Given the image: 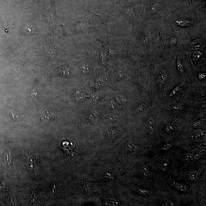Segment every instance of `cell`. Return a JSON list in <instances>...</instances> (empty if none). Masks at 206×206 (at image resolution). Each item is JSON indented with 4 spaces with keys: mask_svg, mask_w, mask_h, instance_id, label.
<instances>
[{
    "mask_svg": "<svg viewBox=\"0 0 206 206\" xmlns=\"http://www.w3.org/2000/svg\"><path fill=\"white\" fill-rule=\"evenodd\" d=\"M26 167L32 176L38 178L42 173L41 166L37 156L31 154L26 160Z\"/></svg>",
    "mask_w": 206,
    "mask_h": 206,
    "instance_id": "obj_1",
    "label": "cell"
},
{
    "mask_svg": "<svg viewBox=\"0 0 206 206\" xmlns=\"http://www.w3.org/2000/svg\"><path fill=\"white\" fill-rule=\"evenodd\" d=\"M145 129L146 131L148 134H153L154 131V122L152 118H149L147 119Z\"/></svg>",
    "mask_w": 206,
    "mask_h": 206,
    "instance_id": "obj_2",
    "label": "cell"
},
{
    "mask_svg": "<svg viewBox=\"0 0 206 206\" xmlns=\"http://www.w3.org/2000/svg\"><path fill=\"white\" fill-rule=\"evenodd\" d=\"M171 185L172 187L175 188V189L183 192H187L189 191L188 187L183 184L176 182H172L171 183Z\"/></svg>",
    "mask_w": 206,
    "mask_h": 206,
    "instance_id": "obj_3",
    "label": "cell"
},
{
    "mask_svg": "<svg viewBox=\"0 0 206 206\" xmlns=\"http://www.w3.org/2000/svg\"><path fill=\"white\" fill-rule=\"evenodd\" d=\"M199 175V172L198 171L196 170L191 171L188 174V179L190 181L194 183L198 180Z\"/></svg>",
    "mask_w": 206,
    "mask_h": 206,
    "instance_id": "obj_4",
    "label": "cell"
},
{
    "mask_svg": "<svg viewBox=\"0 0 206 206\" xmlns=\"http://www.w3.org/2000/svg\"><path fill=\"white\" fill-rule=\"evenodd\" d=\"M178 126L177 124L175 123H170L168 124L165 129V131L166 133L168 134H170L173 133L175 131V129H177Z\"/></svg>",
    "mask_w": 206,
    "mask_h": 206,
    "instance_id": "obj_5",
    "label": "cell"
},
{
    "mask_svg": "<svg viewBox=\"0 0 206 206\" xmlns=\"http://www.w3.org/2000/svg\"><path fill=\"white\" fill-rule=\"evenodd\" d=\"M169 164V161L168 160L163 159L159 164V167L162 170L165 171L168 169Z\"/></svg>",
    "mask_w": 206,
    "mask_h": 206,
    "instance_id": "obj_6",
    "label": "cell"
},
{
    "mask_svg": "<svg viewBox=\"0 0 206 206\" xmlns=\"http://www.w3.org/2000/svg\"><path fill=\"white\" fill-rule=\"evenodd\" d=\"M57 71L60 74L63 76H68L70 75L69 70L66 67H60L57 69Z\"/></svg>",
    "mask_w": 206,
    "mask_h": 206,
    "instance_id": "obj_7",
    "label": "cell"
},
{
    "mask_svg": "<svg viewBox=\"0 0 206 206\" xmlns=\"http://www.w3.org/2000/svg\"><path fill=\"white\" fill-rule=\"evenodd\" d=\"M40 95V92L36 88L34 89L31 91L30 93V96L31 97L34 99L38 98V97H39Z\"/></svg>",
    "mask_w": 206,
    "mask_h": 206,
    "instance_id": "obj_8",
    "label": "cell"
},
{
    "mask_svg": "<svg viewBox=\"0 0 206 206\" xmlns=\"http://www.w3.org/2000/svg\"><path fill=\"white\" fill-rule=\"evenodd\" d=\"M205 131L204 130L201 129H197L195 130L194 134L196 137L199 138L203 137L205 135Z\"/></svg>",
    "mask_w": 206,
    "mask_h": 206,
    "instance_id": "obj_9",
    "label": "cell"
},
{
    "mask_svg": "<svg viewBox=\"0 0 206 206\" xmlns=\"http://www.w3.org/2000/svg\"><path fill=\"white\" fill-rule=\"evenodd\" d=\"M182 86H183V84H181L177 86L176 87L175 89L173 90V91H171V93H170L169 97H171L172 96H174L177 93H178L181 88Z\"/></svg>",
    "mask_w": 206,
    "mask_h": 206,
    "instance_id": "obj_10",
    "label": "cell"
},
{
    "mask_svg": "<svg viewBox=\"0 0 206 206\" xmlns=\"http://www.w3.org/2000/svg\"><path fill=\"white\" fill-rule=\"evenodd\" d=\"M168 79V76L166 74H163L160 76L158 79L159 83L161 84H164Z\"/></svg>",
    "mask_w": 206,
    "mask_h": 206,
    "instance_id": "obj_11",
    "label": "cell"
},
{
    "mask_svg": "<svg viewBox=\"0 0 206 206\" xmlns=\"http://www.w3.org/2000/svg\"><path fill=\"white\" fill-rule=\"evenodd\" d=\"M137 147V145L134 143H130L126 145V148L128 150L132 151L135 149Z\"/></svg>",
    "mask_w": 206,
    "mask_h": 206,
    "instance_id": "obj_12",
    "label": "cell"
},
{
    "mask_svg": "<svg viewBox=\"0 0 206 206\" xmlns=\"http://www.w3.org/2000/svg\"><path fill=\"white\" fill-rule=\"evenodd\" d=\"M194 155L189 153H186L184 154V159L187 162L192 160L194 159Z\"/></svg>",
    "mask_w": 206,
    "mask_h": 206,
    "instance_id": "obj_13",
    "label": "cell"
},
{
    "mask_svg": "<svg viewBox=\"0 0 206 206\" xmlns=\"http://www.w3.org/2000/svg\"><path fill=\"white\" fill-rule=\"evenodd\" d=\"M177 69H178V70L179 71L181 74H183L184 72L183 67V65H182L181 62L179 60H178L177 62Z\"/></svg>",
    "mask_w": 206,
    "mask_h": 206,
    "instance_id": "obj_14",
    "label": "cell"
},
{
    "mask_svg": "<svg viewBox=\"0 0 206 206\" xmlns=\"http://www.w3.org/2000/svg\"><path fill=\"white\" fill-rule=\"evenodd\" d=\"M138 192L143 196H147L149 194V191L145 189H140L138 190Z\"/></svg>",
    "mask_w": 206,
    "mask_h": 206,
    "instance_id": "obj_15",
    "label": "cell"
},
{
    "mask_svg": "<svg viewBox=\"0 0 206 206\" xmlns=\"http://www.w3.org/2000/svg\"><path fill=\"white\" fill-rule=\"evenodd\" d=\"M172 146H173V144H172L168 143L164 144L161 147V148L163 150H167L171 148L172 147Z\"/></svg>",
    "mask_w": 206,
    "mask_h": 206,
    "instance_id": "obj_16",
    "label": "cell"
},
{
    "mask_svg": "<svg viewBox=\"0 0 206 206\" xmlns=\"http://www.w3.org/2000/svg\"><path fill=\"white\" fill-rule=\"evenodd\" d=\"M203 123V121L202 120H198L194 123L193 124V126L195 128H200L202 125Z\"/></svg>",
    "mask_w": 206,
    "mask_h": 206,
    "instance_id": "obj_17",
    "label": "cell"
},
{
    "mask_svg": "<svg viewBox=\"0 0 206 206\" xmlns=\"http://www.w3.org/2000/svg\"><path fill=\"white\" fill-rule=\"evenodd\" d=\"M82 190L85 191H89L91 189V186L87 184H85L82 185Z\"/></svg>",
    "mask_w": 206,
    "mask_h": 206,
    "instance_id": "obj_18",
    "label": "cell"
},
{
    "mask_svg": "<svg viewBox=\"0 0 206 206\" xmlns=\"http://www.w3.org/2000/svg\"><path fill=\"white\" fill-rule=\"evenodd\" d=\"M205 151H206V145H205V144H203L200 146V147L198 149V153L200 154L201 153L205 152Z\"/></svg>",
    "mask_w": 206,
    "mask_h": 206,
    "instance_id": "obj_19",
    "label": "cell"
},
{
    "mask_svg": "<svg viewBox=\"0 0 206 206\" xmlns=\"http://www.w3.org/2000/svg\"><path fill=\"white\" fill-rule=\"evenodd\" d=\"M118 101L120 103L123 104V103H124L126 102V99L124 96H119L118 97Z\"/></svg>",
    "mask_w": 206,
    "mask_h": 206,
    "instance_id": "obj_20",
    "label": "cell"
},
{
    "mask_svg": "<svg viewBox=\"0 0 206 206\" xmlns=\"http://www.w3.org/2000/svg\"><path fill=\"white\" fill-rule=\"evenodd\" d=\"M146 108V106L145 105H144V104H142V105L139 106V107L137 108V110L139 112L141 113V112H143L145 110Z\"/></svg>",
    "mask_w": 206,
    "mask_h": 206,
    "instance_id": "obj_21",
    "label": "cell"
},
{
    "mask_svg": "<svg viewBox=\"0 0 206 206\" xmlns=\"http://www.w3.org/2000/svg\"><path fill=\"white\" fill-rule=\"evenodd\" d=\"M142 173L145 176H147L149 174V170L148 168L147 167H144L142 169Z\"/></svg>",
    "mask_w": 206,
    "mask_h": 206,
    "instance_id": "obj_22",
    "label": "cell"
},
{
    "mask_svg": "<svg viewBox=\"0 0 206 206\" xmlns=\"http://www.w3.org/2000/svg\"><path fill=\"white\" fill-rule=\"evenodd\" d=\"M81 70L84 72H88L90 70L89 67L85 65L81 68Z\"/></svg>",
    "mask_w": 206,
    "mask_h": 206,
    "instance_id": "obj_23",
    "label": "cell"
},
{
    "mask_svg": "<svg viewBox=\"0 0 206 206\" xmlns=\"http://www.w3.org/2000/svg\"><path fill=\"white\" fill-rule=\"evenodd\" d=\"M84 99V94H80L77 95L76 97V100H78L79 101H82Z\"/></svg>",
    "mask_w": 206,
    "mask_h": 206,
    "instance_id": "obj_24",
    "label": "cell"
},
{
    "mask_svg": "<svg viewBox=\"0 0 206 206\" xmlns=\"http://www.w3.org/2000/svg\"><path fill=\"white\" fill-rule=\"evenodd\" d=\"M201 55L199 53H196L193 55V57L195 60H197L200 58Z\"/></svg>",
    "mask_w": 206,
    "mask_h": 206,
    "instance_id": "obj_25",
    "label": "cell"
},
{
    "mask_svg": "<svg viewBox=\"0 0 206 206\" xmlns=\"http://www.w3.org/2000/svg\"><path fill=\"white\" fill-rule=\"evenodd\" d=\"M199 80H204L205 78V74H204L202 73L199 74V76H198Z\"/></svg>",
    "mask_w": 206,
    "mask_h": 206,
    "instance_id": "obj_26",
    "label": "cell"
},
{
    "mask_svg": "<svg viewBox=\"0 0 206 206\" xmlns=\"http://www.w3.org/2000/svg\"><path fill=\"white\" fill-rule=\"evenodd\" d=\"M200 157V154L198 153L194 156V158L196 160H198Z\"/></svg>",
    "mask_w": 206,
    "mask_h": 206,
    "instance_id": "obj_27",
    "label": "cell"
},
{
    "mask_svg": "<svg viewBox=\"0 0 206 206\" xmlns=\"http://www.w3.org/2000/svg\"><path fill=\"white\" fill-rule=\"evenodd\" d=\"M166 204L167 205V206H173L175 205L174 203L171 202H167V203Z\"/></svg>",
    "mask_w": 206,
    "mask_h": 206,
    "instance_id": "obj_28",
    "label": "cell"
},
{
    "mask_svg": "<svg viewBox=\"0 0 206 206\" xmlns=\"http://www.w3.org/2000/svg\"><path fill=\"white\" fill-rule=\"evenodd\" d=\"M174 108L175 110H180L181 109V107H180V106L178 105L175 106L174 107Z\"/></svg>",
    "mask_w": 206,
    "mask_h": 206,
    "instance_id": "obj_29",
    "label": "cell"
}]
</instances>
